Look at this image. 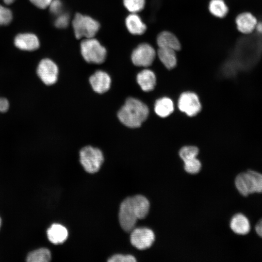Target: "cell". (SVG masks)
<instances>
[{"label":"cell","mask_w":262,"mask_h":262,"mask_svg":"<svg viewBox=\"0 0 262 262\" xmlns=\"http://www.w3.org/2000/svg\"><path fill=\"white\" fill-rule=\"evenodd\" d=\"M149 115L146 104L134 98H127L117 113V117L125 126L135 129L140 127Z\"/></svg>","instance_id":"obj_1"},{"label":"cell","mask_w":262,"mask_h":262,"mask_svg":"<svg viewBox=\"0 0 262 262\" xmlns=\"http://www.w3.org/2000/svg\"><path fill=\"white\" fill-rule=\"evenodd\" d=\"M236 187L244 196L262 193V174L252 170L239 174L235 180Z\"/></svg>","instance_id":"obj_2"},{"label":"cell","mask_w":262,"mask_h":262,"mask_svg":"<svg viewBox=\"0 0 262 262\" xmlns=\"http://www.w3.org/2000/svg\"><path fill=\"white\" fill-rule=\"evenodd\" d=\"M81 50L84 59L88 63L100 64L105 60L106 50L99 41L93 37L85 38L81 44Z\"/></svg>","instance_id":"obj_3"},{"label":"cell","mask_w":262,"mask_h":262,"mask_svg":"<svg viewBox=\"0 0 262 262\" xmlns=\"http://www.w3.org/2000/svg\"><path fill=\"white\" fill-rule=\"evenodd\" d=\"M72 26L78 39L93 37L99 28L98 21L89 16L79 13L75 15L72 21Z\"/></svg>","instance_id":"obj_4"},{"label":"cell","mask_w":262,"mask_h":262,"mask_svg":"<svg viewBox=\"0 0 262 262\" xmlns=\"http://www.w3.org/2000/svg\"><path fill=\"white\" fill-rule=\"evenodd\" d=\"M103 161L102 152L98 148L87 146L82 148L80 151V162L88 173L98 172Z\"/></svg>","instance_id":"obj_5"},{"label":"cell","mask_w":262,"mask_h":262,"mask_svg":"<svg viewBox=\"0 0 262 262\" xmlns=\"http://www.w3.org/2000/svg\"><path fill=\"white\" fill-rule=\"evenodd\" d=\"M156 58V49L145 42L139 43L133 50L131 55L133 64L138 67L151 66Z\"/></svg>","instance_id":"obj_6"},{"label":"cell","mask_w":262,"mask_h":262,"mask_svg":"<svg viewBox=\"0 0 262 262\" xmlns=\"http://www.w3.org/2000/svg\"><path fill=\"white\" fill-rule=\"evenodd\" d=\"M118 217L120 225L124 230L130 232L134 228L138 218L131 197L126 198L121 203Z\"/></svg>","instance_id":"obj_7"},{"label":"cell","mask_w":262,"mask_h":262,"mask_svg":"<svg viewBox=\"0 0 262 262\" xmlns=\"http://www.w3.org/2000/svg\"><path fill=\"white\" fill-rule=\"evenodd\" d=\"M178 107L181 112L190 117L196 115L201 109L198 97L191 92H185L180 96Z\"/></svg>","instance_id":"obj_8"},{"label":"cell","mask_w":262,"mask_h":262,"mask_svg":"<svg viewBox=\"0 0 262 262\" xmlns=\"http://www.w3.org/2000/svg\"><path fill=\"white\" fill-rule=\"evenodd\" d=\"M155 240L153 231L147 228H134L130 235L131 245L136 248L144 250L151 246Z\"/></svg>","instance_id":"obj_9"},{"label":"cell","mask_w":262,"mask_h":262,"mask_svg":"<svg viewBox=\"0 0 262 262\" xmlns=\"http://www.w3.org/2000/svg\"><path fill=\"white\" fill-rule=\"evenodd\" d=\"M37 74L46 85L54 84L58 80V67L51 60L45 58L40 61L37 67Z\"/></svg>","instance_id":"obj_10"},{"label":"cell","mask_w":262,"mask_h":262,"mask_svg":"<svg viewBox=\"0 0 262 262\" xmlns=\"http://www.w3.org/2000/svg\"><path fill=\"white\" fill-rule=\"evenodd\" d=\"M236 29L243 34L251 33L258 23L256 17L251 13L242 12L238 14L234 19Z\"/></svg>","instance_id":"obj_11"},{"label":"cell","mask_w":262,"mask_h":262,"mask_svg":"<svg viewBox=\"0 0 262 262\" xmlns=\"http://www.w3.org/2000/svg\"><path fill=\"white\" fill-rule=\"evenodd\" d=\"M89 82L95 92L103 94L109 90L111 84V79L106 72L98 70L90 76Z\"/></svg>","instance_id":"obj_12"},{"label":"cell","mask_w":262,"mask_h":262,"mask_svg":"<svg viewBox=\"0 0 262 262\" xmlns=\"http://www.w3.org/2000/svg\"><path fill=\"white\" fill-rule=\"evenodd\" d=\"M14 42L16 48L22 50H35L40 46L38 38L32 33H19L15 37Z\"/></svg>","instance_id":"obj_13"},{"label":"cell","mask_w":262,"mask_h":262,"mask_svg":"<svg viewBox=\"0 0 262 262\" xmlns=\"http://www.w3.org/2000/svg\"><path fill=\"white\" fill-rule=\"evenodd\" d=\"M156 41L157 48L170 49L177 52L181 49V44L178 37L169 31L164 30L159 33Z\"/></svg>","instance_id":"obj_14"},{"label":"cell","mask_w":262,"mask_h":262,"mask_svg":"<svg viewBox=\"0 0 262 262\" xmlns=\"http://www.w3.org/2000/svg\"><path fill=\"white\" fill-rule=\"evenodd\" d=\"M157 58L167 70L175 68L178 64L177 51L170 49L158 48L156 49Z\"/></svg>","instance_id":"obj_15"},{"label":"cell","mask_w":262,"mask_h":262,"mask_svg":"<svg viewBox=\"0 0 262 262\" xmlns=\"http://www.w3.org/2000/svg\"><path fill=\"white\" fill-rule=\"evenodd\" d=\"M125 23L128 31L134 35H142L147 29V24L137 13L130 14L126 18Z\"/></svg>","instance_id":"obj_16"},{"label":"cell","mask_w":262,"mask_h":262,"mask_svg":"<svg viewBox=\"0 0 262 262\" xmlns=\"http://www.w3.org/2000/svg\"><path fill=\"white\" fill-rule=\"evenodd\" d=\"M136 81L143 91H151L155 87L156 76L153 70L145 68L137 74Z\"/></svg>","instance_id":"obj_17"},{"label":"cell","mask_w":262,"mask_h":262,"mask_svg":"<svg viewBox=\"0 0 262 262\" xmlns=\"http://www.w3.org/2000/svg\"><path fill=\"white\" fill-rule=\"evenodd\" d=\"M47 233L49 241L56 245L64 243L68 236L66 228L60 224H52L48 229Z\"/></svg>","instance_id":"obj_18"},{"label":"cell","mask_w":262,"mask_h":262,"mask_svg":"<svg viewBox=\"0 0 262 262\" xmlns=\"http://www.w3.org/2000/svg\"><path fill=\"white\" fill-rule=\"evenodd\" d=\"M154 112L160 117L165 118L170 115L174 110V103L168 97L158 99L154 104Z\"/></svg>","instance_id":"obj_19"},{"label":"cell","mask_w":262,"mask_h":262,"mask_svg":"<svg viewBox=\"0 0 262 262\" xmlns=\"http://www.w3.org/2000/svg\"><path fill=\"white\" fill-rule=\"evenodd\" d=\"M131 199L138 219L144 218L149 210L150 204L148 199L142 195L134 196L131 197Z\"/></svg>","instance_id":"obj_20"},{"label":"cell","mask_w":262,"mask_h":262,"mask_svg":"<svg viewBox=\"0 0 262 262\" xmlns=\"http://www.w3.org/2000/svg\"><path fill=\"white\" fill-rule=\"evenodd\" d=\"M230 227L233 232L238 234H246L250 230V224L247 218L241 213L233 216Z\"/></svg>","instance_id":"obj_21"},{"label":"cell","mask_w":262,"mask_h":262,"mask_svg":"<svg viewBox=\"0 0 262 262\" xmlns=\"http://www.w3.org/2000/svg\"><path fill=\"white\" fill-rule=\"evenodd\" d=\"M208 10L214 17L223 18L228 15L229 8L224 0H210L208 4Z\"/></svg>","instance_id":"obj_22"},{"label":"cell","mask_w":262,"mask_h":262,"mask_svg":"<svg viewBox=\"0 0 262 262\" xmlns=\"http://www.w3.org/2000/svg\"><path fill=\"white\" fill-rule=\"evenodd\" d=\"M51 254L49 249L41 248L31 252L27 257L29 262H48L50 260Z\"/></svg>","instance_id":"obj_23"},{"label":"cell","mask_w":262,"mask_h":262,"mask_svg":"<svg viewBox=\"0 0 262 262\" xmlns=\"http://www.w3.org/2000/svg\"><path fill=\"white\" fill-rule=\"evenodd\" d=\"M146 0H123L126 9L131 13L142 12L146 5Z\"/></svg>","instance_id":"obj_24"},{"label":"cell","mask_w":262,"mask_h":262,"mask_svg":"<svg viewBox=\"0 0 262 262\" xmlns=\"http://www.w3.org/2000/svg\"><path fill=\"white\" fill-rule=\"evenodd\" d=\"M199 152L198 148L194 146H186L182 147L179 151V156L185 161L197 157Z\"/></svg>","instance_id":"obj_25"},{"label":"cell","mask_w":262,"mask_h":262,"mask_svg":"<svg viewBox=\"0 0 262 262\" xmlns=\"http://www.w3.org/2000/svg\"><path fill=\"white\" fill-rule=\"evenodd\" d=\"M183 162L185 170L190 174H196L201 168V164L196 157L183 161Z\"/></svg>","instance_id":"obj_26"},{"label":"cell","mask_w":262,"mask_h":262,"mask_svg":"<svg viewBox=\"0 0 262 262\" xmlns=\"http://www.w3.org/2000/svg\"><path fill=\"white\" fill-rule=\"evenodd\" d=\"M12 18L13 14L11 10L0 4V26L9 24Z\"/></svg>","instance_id":"obj_27"},{"label":"cell","mask_w":262,"mask_h":262,"mask_svg":"<svg viewBox=\"0 0 262 262\" xmlns=\"http://www.w3.org/2000/svg\"><path fill=\"white\" fill-rule=\"evenodd\" d=\"M69 17L67 14L62 13L56 16L54 20V25L58 28H65L67 26Z\"/></svg>","instance_id":"obj_28"},{"label":"cell","mask_w":262,"mask_h":262,"mask_svg":"<svg viewBox=\"0 0 262 262\" xmlns=\"http://www.w3.org/2000/svg\"><path fill=\"white\" fill-rule=\"evenodd\" d=\"M136 260L131 255L115 254L112 256L108 260L109 262H134Z\"/></svg>","instance_id":"obj_29"},{"label":"cell","mask_w":262,"mask_h":262,"mask_svg":"<svg viewBox=\"0 0 262 262\" xmlns=\"http://www.w3.org/2000/svg\"><path fill=\"white\" fill-rule=\"evenodd\" d=\"M48 7L50 13L56 16L62 13L63 4L60 0H52Z\"/></svg>","instance_id":"obj_30"},{"label":"cell","mask_w":262,"mask_h":262,"mask_svg":"<svg viewBox=\"0 0 262 262\" xmlns=\"http://www.w3.org/2000/svg\"><path fill=\"white\" fill-rule=\"evenodd\" d=\"M34 6L40 9L48 7L52 0H29Z\"/></svg>","instance_id":"obj_31"},{"label":"cell","mask_w":262,"mask_h":262,"mask_svg":"<svg viewBox=\"0 0 262 262\" xmlns=\"http://www.w3.org/2000/svg\"><path fill=\"white\" fill-rule=\"evenodd\" d=\"M9 104L8 100L4 98H0V112H6L9 108Z\"/></svg>","instance_id":"obj_32"},{"label":"cell","mask_w":262,"mask_h":262,"mask_svg":"<svg viewBox=\"0 0 262 262\" xmlns=\"http://www.w3.org/2000/svg\"><path fill=\"white\" fill-rule=\"evenodd\" d=\"M255 229L257 234L262 237V219H261L257 224Z\"/></svg>","instance_id":"obj_33"},{"label":"cell","mask_w":262,"mask_h":262,"mask_svg":"<svg viewBox=\"0 0 262 262\" xmlns=\"http://www.w3.org/2000/svg\"><path fill=\"white\" fill-rule=\"evenodd\" d=\"M255 29L261 33H262V22L257 23Z\"/></svg>","instance_id":"obj_34"},{"label":"cell","mask_w":262,"mask_h":262,"mask_svg":"<svg viewBox=\"0 0 262 262\" xmlns=\"http://www.w3.org/2000/svg\"><path fill=\"white\" fill-rule=\"evenodd\" d=\"M3 2L7 5L13 3L16 0H2Z\"/></svg>","instance_id":"obj_35"},{"label":"cell","mask_w":262,"mask_h":262,"mask_svg":"<svg viewBox=\"0 0 262 262\" xmlns=\"http://www.w3.org/2000/svg\"><path fill=\"white\" fill-rule=\"evenodd\" d=\"M0 224H1V219H0Z\"/></svg>","instance_id":"obj_36"}]
</instances>
